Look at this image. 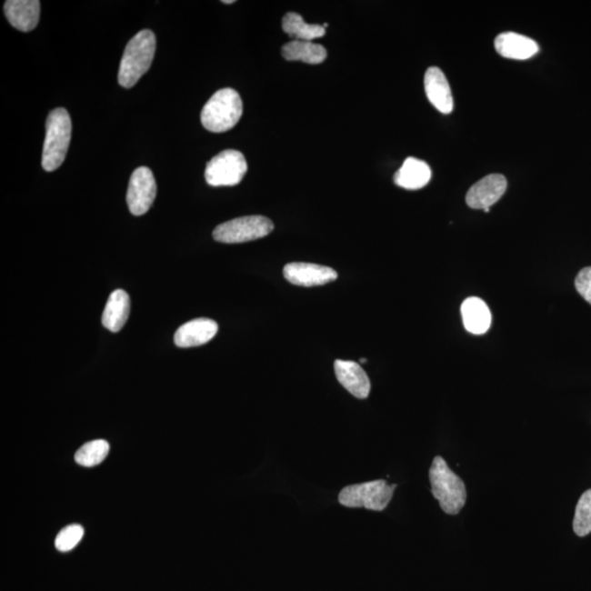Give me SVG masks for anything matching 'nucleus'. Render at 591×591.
<instances>
[{"mask_svg": "<svg viewBox=\"0 0 591 591\" xmlns=\"http://www.w3.org/2000/svg\"><path fill=\"white\" fill-rule=\"evenodd\" d=\"M426 93L431 104L443 115L454 110V98L447 78L438 67L427 69L424 78Z\"/></svg>", "mask_w": 591, "mask_h": 591, "instance_id": "9b49d317", "label": "nucleus"}, {"mask_svg": "<svg viewBox=\"0 0 591 591\" xmlns=\"http://www.w3.org/2000/svg\"><path fill=\"white\" fill-rule=\"evenodd\" d=\"M496 48L499 55L505 58L525 61L539 52V45L528 36L505 32L496 40Z\"/></svg>", "mask_w": 591, "mask_h": 591, "instance_id": "2eb2a0df", "label": "nucleus"}, {"mask_svg": "<svg viewBox=\"0 0 591 591\" xmlns=\"http://www.w3.org/2000/svg\"><path fill=\"white\" fill-rule=\"evenodd\" d=\"M224 4H234L235 0H224Z\"/></svg>", "mask_w": 591, "mask_h": 591, "instance_id": "393cba45", "label": "nucleus"}, {"mask_svg": "<svg viewBox=\"0 0 591 591\" xmlns=\"http://www.w3.org/2000/svg\"><path fill=\"white\" fill-rule=\"evenodd\" d=\"M366 362H367V359H366V358H362V359H361V363H366Z\"/></svg>", "mask_w": 591, "mask_h": 591, "instance_id": "a878e982", "label": "nucleus"}, {"mask_svg": "<svg viewBox=\"0 0 591 591\" xmlns=\"http://www.w3.org/2000/svg\"><path fill=\"white\" fill-rule=\"evenodd\" d=\"M575 287L577 292L591 305V266L583 268L575 279Z\"/></svg>", "mask_w": 591, "mask_h": 591, "instance_id": "b1692460", "label": "nucleus"}, {"mask_svg": "<svg viewBox=\"0 0 591 591\" xmlns=\"http://www.w3.org/2000/svg\"><path fill=\"white\" fill-rule=\"evenodd\" d=\"M155 36L153 31L142 30L128 42L123 54L118 84L125 88H132L148 72L154 61Z\"/></svg>", "mask_w": 591, "mask_h": 591, "instance_id": "f257e3e1", "label": "nucleus"}, {"mask_svg": "<svg viewBox=\"0 0 591 591\" xmlns=\"http://www.w3.org/2000/svg\"><path fill=\"white\" fill-rule=\"evenodd\" d=\"M396 486H388L385 480L362 483L344 487L338 502L348 508L364 507L383 512L390 503Z\"/></svg>", "mask_w": 591, "mask_h": 591, "instance_id": "39448f33", "label": "nucleus"}, {"mask_svg": "<svg viewBox=\"0 0 591 591\" xmlns=\"http://www.w3.org/2000/svg\"><path fill=\"white\" fill-rule=\"evenodd\" d=\"M130 296L123 289L115 290L105 305L102 325L111 332H120L130 316Z\"/></svg>", "mask_w": 591, "mask_h": 591, "instance_id": "a211bd4d", "label": "nucleus"}, {"mask_svg": "<svg viewBox=\"0 0 591 591\" xmlns=\"http://www.w3.org/2000/svg\"><path fill=\"white\" fill-rule=\"evenodd\" d=\"M244 104L235 90L225 88L215 93L201 113V121L207 131L224 133L238 125Z\"/></svg>", "mask_w": 591, "mask_h": 591, "instance_id": "7ed1b4c3", "label": "nucleus"}, {"mask_svg": "<svg viewBox=\"0 0 591 591\" xmlns=\"http://www.w3.org/2000/svg\"><path fill=\"white\" fill-rule=\"evenodd\" d=\"M507 190V180L502 175H490L483 177L479 182L470 187L466 193L467 206L473 209L490 208L501 200Z\"/></svg>", "mask_w": 591, "mask_h": 591, "instance_id": "1a4fd4ad", "label": "nucleus"}, {"mask_svg": "<svg viewBox=\"0 0 591 591\" xmlns=\"http://www.w3.org/2000/svg\"><path fill=\"white\" fill-rule=\"evenodd\" d=\"M461 316L467 332L475 336L485 335L492 325V314L481 298L470 297L461 306Z\"/></svg>", "mask_w": 591, "mask_h": 591, "instance_id": "dca6fc26", "label": "nucleus"}, {"mask_svg": "<svg viewBox=\"0 0 591 591\" xmlns=\"http://www.w3.org/2000/svg\"><path fill=\"white\" fill-rule=\"evenodd\" d=\"M218 325L211 319H195L186 322L176 330L175 344L187 348L204 346L217 335Z\"/></svg>", "mask_w": 591, "mask_h": 591, "instance_id": "f8f14e48", "label": "nucleus"}, {"mask_svg": "<svg viewBox=\"0 0 591 591\" xmlns=\"http://www.w3.org/2000/svg\"><path fill=\"white\" fill-rule=\"evenodd\" d=\"M432 170L426 161L407 158L395 175V184L406 190H420L431 181Z\"/></svg>", "mask_w": 591, "mask_h": 591, "instance_id": "f3484780", "label": "nucleus"}, {"mask_svg": "<svg viewBox=\"0 0 591 591\" xmlns=\"http://www.w3.org/2000/svg\"><path fill=\"white\" fill-rule=\"evenodd\" d=\"M283 30L285 34L293 37L296 41L313 42L318 37L325 36L324 25H308L302 15L296 13H288L283 18Z\"/></svg>", "mask_w": 591, "mask_h": 591, "instance_id": "aec40b11", "label": "nucleus"}, {"mask_svg": "<svg viewBox=\"0 0 591 591\" xmlns=\"http://www.w3.org/2000/svg\"><path fill=\"white\" fill-rule=\"evenodd\" d=\"M109 451L110 445L105 440H94V442L85 444L77 451L76 455H75V460H76L78 465L83 466L90 467L98 466L106 458Z\"/></svg>", "mask_w": 591, "mask_h": 591, "instance_id": "412c9836", "label": "nucleus"}, {"mask_svg": "<svg viewBox=\"0 0 591 591\" xmlns=\"http://www.w3.org/2000/svg\"><path fill=\"white\" fill-rule=\"evenodd\" d=\"M429 481L433 496L444 512L448 515L459 514L466 501V486L442 456H435L429 470Z\"/></svg>", "mask_w": 591, "mask_h": 591, "instance_id": "f03ea898", "label": "nucleus"}, {"mask_svg": "<svg viewBox=\"0 0 591 591\" xmlns=\"http://www.w3.org/2000/svg\"><path fill=\"white\" fill-rule=\"evenodd\" d=\"M284 276L297 286L313 287L336 281L337 273L331 267L313 263H289L284 267Z\"/></svg>", "mask_w": 591, "mask_h": 591, "instance_id": "9d476101", "label": "nucleus"}, {"mask_svg": "<svg viewBox=\"0 0 591 591\" xmlns=\"http://www.w3.org/2000/svg\"><path fill=\"white\" fill-rule=\"evenodd\" d=\"M157 195V185L152 170L141 166L133 172L128 185L126 202L134 216H142L152 207Z\"/></svg>", "mask_w": 591, "mask_h": 591, "instance_id": "6e6552de", "label": "nucleus"}, {"mask_svg": "<svg viewBox=\"0 0 591 591\" xmlns=\"http://www.w3.org/2000/svg\"><path fill=\"white\" fill-rule=\"evenodd\" d=\"M84 528L80 525H71L64 528L56 536L55 547L58 551L68 552L77 546L84 536Z\"/></svg>", "mask_w": 591, "mask_h": 591, "instance_id": "5701e85b", "label": "nucleus"}, {"mask_svg": "<svg viewBox=\"0 0 591 591\" xmlns=\"http://www.w3.org/2000/svg\"><path fill=\"white\" fill-rule=\"evenodd\" d=\"M248 170L245 155L238 150H225L206 165L205 179L211 186H234L243 181Z\"/></svg>", "mask_w": 591, "mask_h": 591, "instance_id": "0eeeda50", "label": "nucleus"}, {"mask_svg": "<svg viewBox=\"0 0 591 591\" xmlns=\"http://www.w3.org/2000/svg\"><path fill=\"white\" fill-rule=\"evenodd\" d=\"M335 370L338 383L349 394L356 396L357 399H366L370 392V381L361 365L337 359L335 363Z\"/></svg>", "mask_w": 591, "mask_h": 591, "instance_id": "ddd939ff", "label": "nucleus"}, {"mask_svg": "<svg viewBox=\"0 0 591 591\" xmlns=\"http://www.w3.org/2000/svg\"><path fill=\"white\" fill-rule=\"evenodd\" d=\"M274 229L271 219L265 216H245L219 225L214 239L223 244H244L270 235Z\"/></svg>", "mask_w": 591, "mask_h": 591, "instance_id": "423d86ee", "label": "nucleus"}, {"mask_svg": "<svg viewBox=\"0 0 591 591\" xmlns=\"http://www.w3.org/2000/svg\"><path fill=\"white\" fill-rule=\"evenodd\" d=\"M72 139V120L69 113L59 107L53 110L46 120V135L43 146L42 166L48 172L56 170L64 163Z\"/></svg>", "mask_w": 591, "mask_h": 591, "instance_id": "20e7f679", "label": "nucleus"}, {"mask_svg": "<svg viewBox=\"0 0 591 591\" xmlns=\"http://www.w3.org/2000/svg\"><path fill=\"white\" fill-rule=\"evenodd\" d=\"M283 57L287 61H299L318 65L326 61L327 53L324 46L309 41H292L282 48Z\"/></svg>", "mask_w": 591, "mask_h": 591, "instance_id": "6ab92c4d", "label": "nucleus"}, {"mask_svg": "<svg viewBox=\"0 0 591 591\" xmlns=\"http://www.w3.org/2000/svg\"><path fill=\"white\" fill-rule=\"evenodd\" d=\"M4 9L9 24L19 31L30 32L39 24L41 4L37 0H7Z\"/></svg>", "mask_w": 591, "mask_h": 591, "instance_id": "4468645a", "label": "nucleus"}, {"mask_svg": "<svg viewBox=\"0 0 591 591\" xmlns=\"http://www.w3.org/2000/svg\"><path fill=\"white\" fill-rule=\"evenodd\" d=\"M574 531L578 536L591 534V488L579 498L575 510Z\"/></svg>", "mask_w": 591, "mask_h": 591, "instance_id": "4be33fe9", "label": "nucleus"}]
</instances>
